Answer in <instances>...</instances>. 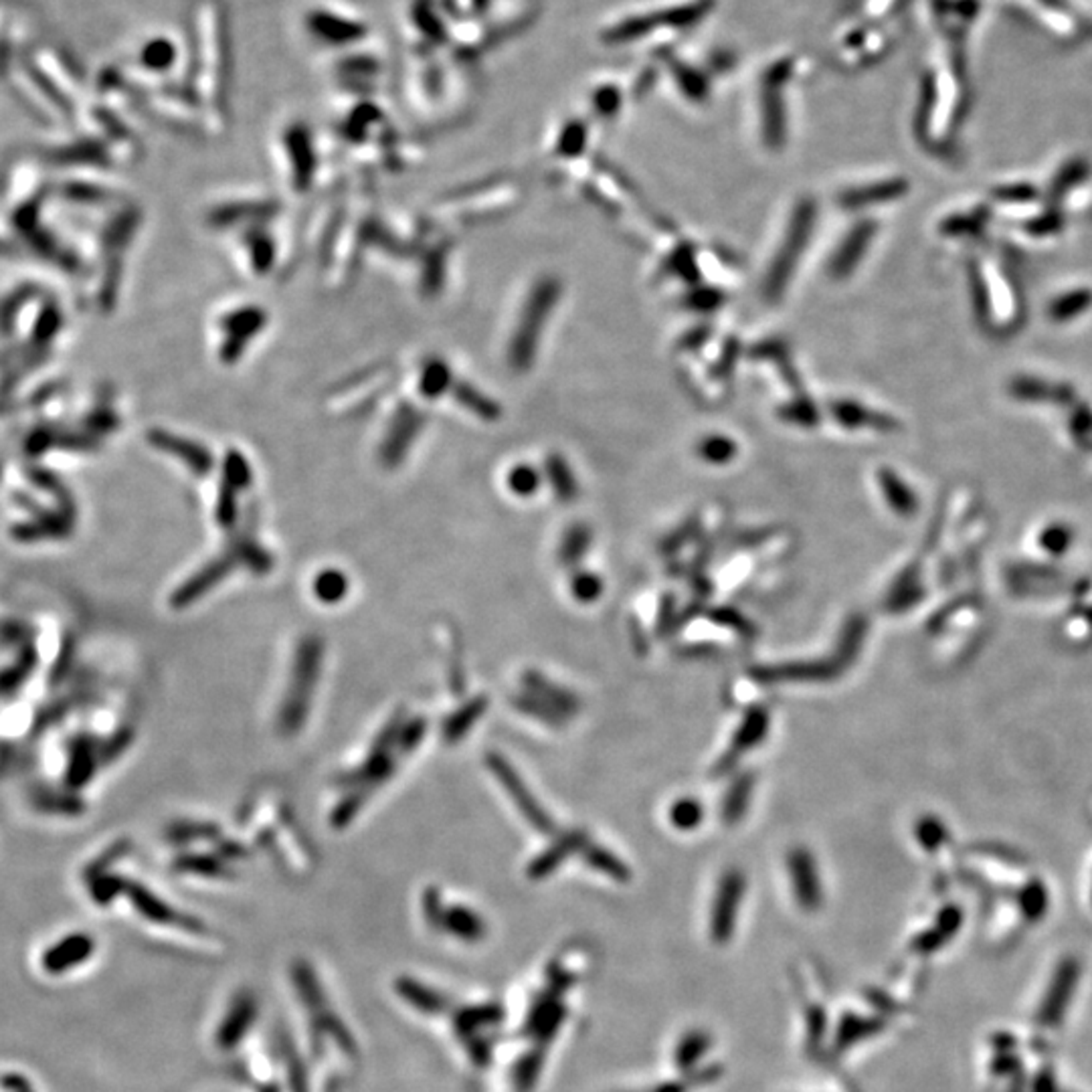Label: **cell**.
Listing matches in <instances>:
<instances>
[{"mask_svg":"<svg viewBox=\"0 0 1092 1092\" xmlns=\"http://www.w3.org/2000/svg\"><path fill=\"white\" fill-rule=\"evenodd\" d=\"M715 7V0H650L611 16L601 27V43L609 47L656 45L702 23Z\"/></svg>","mask_w":1092,"mask_h":1092,"instance_id":"6da1fadb","label":"cell"},{"mask_svg":"<svg viewBox=\"0 0 1092 1092\" xmlns=\"http://www.w3.org/2000/svg\"><path fill=\"white\" fill-rule=\"evenodd\" d=\"M324 657V643L316 636H306L297 643L290 690L281 704L277 724L284 735H295L306 722L313 686L318 684Z\"/></svg>","mask_w":1092,"mask_h":1092,"instance_id":"7a4b0ae2","label":"cell"},{"mask_svg":"<svg viewBox=\"0 0 1092 1092\" xmlns=\"http://www.w3.org/2000/svg\"><path fill=\"white\" fill-rule=\"evenodd\" d=\"M816 214L818 209L812 198H803V201H799V205L796 207V211H793L785 239L771 261V268L763 284L767 302H777L787 290L793 273L798 270V263L807 250V243L812 239Z\"/></svg>","mask_w":1092,"mask_h":1092,"instance_id":"3957f363","label":"cell"},{"mask_svg":"<svg viewBox=\"0 0 1092 1092\" xmlns=\"http://www.w3.org/2000/svg\"><path fill=\"white\" fill-rule=\"evenodd\" d=\"M796 55H777L773 57L760 75V130L767 146H781L785 140L787 111H785V88L796 75Z\"/></svg>","mask_w":1092,"mask_h":1092,"instance_id":"277c9868","label":"cell"},{"mask_svg":"<svg viewBox=\"0 0 1092 1092\" xmlns=\"http://www.w3.org/2000/svg\"><path fill=\"white\" fill-rule=\"evenodd\" d=\"M560 297V281L555 277H544L531 292V297L524 306L520 324L516 328L515 342H512V364L516 369L524 371L531 367V362L536 354V344L540 330L549 320L553 308L556 306Z\"/></svg>","mask_w":1092,"mask_h":1092,"instance_id":"5b68a950","label":"cell"},{"mask_svg":"<svg viewBox=\"0 0 1092 1092\" xmlns=\"http://www.w3.org/2000/svg\"><path fill=\"white\" fill-rule=\"evenodd\" d=\"M401 726H403L401 715L393 717L391 722L385 726L383 735L376 738L374 747L371 749V755L367 757V760H364V763L358 765L356 769L338 775V785L346 787V789L349 787L356 789V791L364 793V796H367L369 789L383 785L389 777L394 773V767H396L393 744H396V737H399Z\"/></svg>","mask_w":1092,"mask_h":1092,"instance_id":"8992f818","label":"cell"},{"mask_svg":"<svg viewBox=\"0 0 1092 1092\" xmlns=\"http://www.w3.org/2000/svg\"><path fill=\"white\" fill-rule=\"evenodd\" d=\"M486 763H488V769L492 771V775H495V779L500 781L504 791L512 798V801H515V805L522 814V818L531 823L536 832L553 834L555 832L553 818L546 814V809L533 796V791L524 785V781L520 779V775L516 773V769L512 767L508 760L498 753H490L486 757Z\"/></svg>","mask_w":1092,"mask_h":1092,"instance_id":"52a82bcc","label":"cell"},{"mask_svg":"<svg viewBox=\"0 0 1092 1092\" xmlns=\"http://www.w3.org/2000/svg\"><path fill=\"white\" fill-rule=\"evenodd\" d=\"M769 728H771L769 710L765 706H753L749 713L742 717V720L733 735L731 744L726 747L724 755L717 760L715 775H724L731 769H735V765L744 755H747V751L758 747V744L765 740Z\"/></svg>","mask_w":1092,"mask_h":1092,"instance_id":"ba28073f","label":"cell"},{"mask_svg":"<svg viewBox=\"0 0 1092 1092\" xmlns=\"http://www.w3.org/2000/svg\"><path fill=\"white\" fill-rule=\"evenodd\" d=\"M744 880L742 872L728 870L720 879L715 904H713V917H710V931L717 940H726L733 935L735 920L738 917V908L744 897Z\"/></svg>","mask_w":1092,"mask_h":1092,"instance_id":"9c48e42d","label":"cell"},{"mask_svg":"<svg viewBox=\"0 0 1092 1092\" xmlns=\"http://www.w3.org/2000/svg\"><path fill=\"white\" fill-rule=\"evenodd\" d=\"M787 866L798 904L805 910L819 908L823 900V890H821L819 870L812 852L803 846L793 848L787 856Z\"/></svg>","mask_w":1092,"mask_h":1092,"instance_id":"30bf717a","label":"cell"},{"mask_svg":"<svg viewBox=\"0 0 1092 1092\" xmlns=\"http://www.w3.org/2000/svg\"><path fill=\"white\" fill-rule=\"evenodd\" d=\"M841 670L836 666L834 659H819V661H785V664L775 666H760L753 670V677L765 684L777 682H827Z\"/></svg>","mask_w":1092,"mask_h":1092,"instance_id":"8fae6325","label":"cell"},{"mask_svg":"<svg viewBox=\"0 0 1092 1092\" xmlns=\"http://www.w3.org/2000/svg\"><path fill=\"white\" fill-rule=\"evenodd\" d=\"M237 562H239V560H237V556H235L233 553H227L225 556L209 562V565H207L205 569L198 571L194 576L189 578L187 583H182V585L176 589V593L172 595V605H174L176 609H180V607H185V605H191V603L196 601L198 597H203L205 593H209L214 585L223 581V578L231 573V569H233V567L237 565Z\"/></svg>","mask_w":1092,"mask_h":1092,"instance_id":"7c38bea8","label":"cell"},{"mask_svg":"<svg viewBox=\"0 0 1092 1092\" xmlns=\"http://www.w3.org/2000/svg\"><path fill=\"white\" fill-rule=\"evenodd\" d=\"M587 846V836L583 830H571L567 834L558 836L546 852H542L538 858H535V862L528 868V874L533 876V879H542V876H549L553 870H556L565 859L583 850Z\"/></svg>","mask_w":1092,"mask_h":1092,"instance_id":"4fadbf2b","label":"cell"},{"mask_svg":"<svg viewBox=\"0 0 1092 1092\" xmlns=\"http://www.w3.org/2000/svg\"><path fill=\"white\" fill-rule=\"evenodd\" d=\"M874 237V225L872 223H859L852 229V233H848V237L841 241V245L838 247L836 255L832 257L830 266V273L834 277H846L854 272L856 263L862 259L864 250L868 247V243Z\"/></svg>","mask_w":1092,"mask_h":1092,"instance_id":"5bb4252c","label":"cell"},{"mask_svg":"<svg viewBox=\"0 0 1092 1092\" xmlns=\"http://www.w3.org/2000/svg\"><path fill=\"white\" fill-rule=\"evenodd\" d=\"M522 684H524V692L535 694L536 698L555 706L558 713H562L565 717L573 715L578 710V698L575 697L573 692L556 686L555 682L549 680V677H544L542 674H538L535 670H528L522 676Z\"/></svg>","mask_w":1092,"mask_h":1092,"instance_id":"9a60e30c","label":"cell"},{"mask_svg":"<svg viewBox=\"0 0 1092 1092\" xmlns=\"http://www.w3.org/2000/svg\"><path fill=\"white\" fill-rule=\"evenodd\" d=\"M91 953V940L88 937H70L43 955V967L49 973H63L79 965Z\"/></svg>","mask_w":1092,"mask_h":1092,"instance_id":"2e32d148","label":"cell"},{"mask_svg":"<svg viewBox=\"0 0 1092 1092\" xmlns=\"http://www.w3.org/2000/svg\"><path fill=\"white\" fill-rule=\"evenodd\" d=\"M753 789H755V777L751 773H740L733 781V785L728 787L720 809L722 821L726 825H737L744 818V814H747Z\"/></svg>","mask_w":1092,"mask_h":1092,"instance_id":"e0dca14e","label":"cell"},{"mask_svg":"<svg viewBox=\"0 0 1092 1092\" xmlns=\"http://www.w3.org/2000/svg\"><path fill=\"white\" fill-rule=\"evenodd\" d=\"M488 708V700L484 697H477L474 700H470L466 706L459 708L457 713H454L448 722L443 724V738L448 742H457L459 738H463L470 728L479 720L486 713Z\"/></svg>","mask_w":1092,"mask_h":1092,"instance_id":"ac0fdd59","label":"cell"},{"mask_svg":"<svg viewBox=\"0 0 1092 1092\" xmlns=\"http://www.w3.org/2000/svg\"><path fill=\"white\" fill-rule=\"evenodd\" d=\"M581 852H583L585 862L593 870L607 874L609 879H614L617 882H625L627 879H630V868H627L614 852L597 846V843H587Z\"/></svg>","mask_w":1092,"mask_h":1092,"instance_id":"d6986e66","label":"cell"},{"mask_svg":"<svg viewBox=\"0 0 1092 1092\" xmlns=\"http://www.w3.org/2000/svg\"><path fill=\"white\" fill-rule=\"evenodd\" d=\"M591 538H593V535H591L587 524H583V522L573 524L565 533V536H562V542H560V549H558L560 565L575 567L576 562L583 558V555L589 551Z\"/></svg>","mask_w":1092,"mask_h":1092,"instance_id":"ffe728a7","label":"cell"},{"mask_svg":"<svg viewBox=\"0 0 1092 1092\" xmlns=\"http://www.w3.org/2000/svg\"><path fill=\"white\" fill-rule=\"evenodd\" d=\"M902 192V185L900 182H880V185H874V187H866V189H854L841 194V205L846 209H858V207H866L872 205L876 201H884V198H895Z\"/></svg>","mask_w":1092,"mask_h":1092,"instance_id":"44dd1931","label":"cell"},{"mask_svg":"<svg viewBox=\"0 0 1092 1092\" xmlns=\"http://www.w3.org/2000/svg\"><path fill=\"white\" fill-rule=\"evenodd\" d=\"M546 472H549V482L555 490V495L560 502H571L576 498V479L569 468V463L560 455H553L546 463Z\"/></svg>","mask_w":1092,"mask_h":1092,"instance_id":"7402d4cb","label":"cell"},{"mask_svg":"<svg viewBox=\"0 0 1092 1092\" xmlns=\"http://www.w3.org/2000/svg\"><path fill=\"white\" fill-rule=\"evenodd\" d=\"M668 818L676 830H697L704 819V807L697 798H680L672 803Z\"/></svg>","mask_w":1092,"mask_h":1092,"instance_id":"603a6c76","label":"cell"},{"mask_svg":"<svg viewBox=\"0 0 1092 1092\" xmlns=\"http://www.w3.org/2000/svg\"><path fill=\"white\" fill-rule=\"evenodd\" d=\"M515 708H518L522 715L533 717L544 724L549 726H562L565 724V715L558 713V710L551 704H546L544 700L536 698L535 694L531 692H522L518 697H515Z\"/></svg>","mask_w":1092,"mask_h":1092,"instance_id":"cb8c5ba5","label":"cell"},{"mask_svg":"<svg viewBox=\"0 0 1092 1092\" xmlns=\"http://www.w3.org/2000/svg\"><path fill=\"white\" fill-rule=\"evenodd\" d=\"M862 634H864V621L862 619H850L846 625V630H843V634L839 637L836 656L832 657L839 670L850 666L854 661V657L859 650V639H862Z\"/></svg>","mask_w":1092,"mask_h":1092,"instance_id":"d4e9b609","label":"cell"},{"mask_svg":"<svg viewBox=\"0 0 1092 1092\" xmlns=\"http://www.w3.org/2000/svg\"><path fill=\"white\" fill-rule=\"evenodd\" d=\"M346 591H349V578H346L340 571H322L316 581H313V593H316V597L324 603H336L340 601Z\"/></svg>","mask_w":1092,"mask_h":1092,"instance_id":"484cf974","label":"cell"},{"mask_svg":"<svg viewBox=\"0 0 1092 1092\" xmlns=\"http://www.w3.org/2000/svg\"><path fill=\"white\" fill-rule=\"evenodd\" d=\"M738 448L733 439L726 435H710L698 443V455L715 466H722L737 455Z\"/></svg>","mask_w":1092,"mask_h":1092,"instance_id":"4316f807","label":"cell"},{"mask_svg":"<svg viewBox=\"0 0 1092 1092\" xmlns=\"http://www.w3.org/2000/svg\"><path fill=\"white\" fill-rule=\"evenodd\" d=\"M832 415L846 427H859V425H882L880 419L874 415L872 411L864 409L862 405H858L854 401H838L832 405Z\"/></svg>","mask_w":1092,"mask_h":1092,"instance_id":"83f0119b","label":"cell"},{"mask_svg":"<svg viewBox=\"0 0 1092 1092\" xmlns=\"http://www.w3.org/2000/svg\"><path fill=\"white\" fill-rule=\"evenodd\" d=\"M571 595L578 603L597 601L603 595V581L595 573L578 571L571 576Z\"/></svg>","mask_w":1092,"mask_h":1092,"instance_id":"f1b7e54d","label":"cell"},{"mask_svg":"<svg viewBox=\"0 0 1092 1092\" xmlns=\"http://www.w3.org/2000/svg\"><path fill=\"white\" fill-rule=\"evenodd\" d=\"M591 102H593L595 111H597L599 115H603V118H609V115H614V113L621 108L623 93H621V90L616 88V86L603 84V86H599L597 90H595V91L591 93Z\"/></svg>","mask_w":1092,"mask_h":1092,"instance_id":"f546056e","label":"cell"},{"mask_svg":"<svg viewBox=\"0 0 1092 1092\" xmlns=\"http://www.w3.org/2000/svg\"><path fill=\"white\" fill-rule=\"evenodd\" d=\"M508 486L516 495H533L540 486V477L531 466H518L510 472Z\"/></svg>","mask_w":1092,"mask_h":1092,"instance_id":"4dcf8cb0","label":"cell"},{"mask_svg":"<svg viewBox=\"0 0 1092 1092\" xmlns=\"http://www.w3.org/2000/svg\"><path fill=\"white\" fill-rule=\"evenodd\" d=\"M710 619H713V621H715V623H718V625H724V627H728V630H733V632L740 634L742 637H751V636H755L753 623H749L747 619H744V617L738 614L737 609H731V607H718V609H715V611H713V614H710Z\"/></svg>","mask_w":1092,"mask_h":1092,"instance_id":"1f68e13d","label":"cell"},{"mask_svg":"<svg viewBox=\"0 0 1092 1092\" xmlns=\"http://www.w3.org/2000/svg\"><path fill=\"white\" fill-rule=\"evenodd\" d=\"M585 138H587L585 124L581 120H575L565 130H562L558 151L567 156H575V154L581 152V148L585 146Z\"/></svg>","mask_w":1092,"mask_h":1092,"instance_id":"d6a6232c","label":"cell"},{"mask_svg":"<svg viewBox=\"0 0 1092 1092\" xmlns=\"http://www.w3.org/2000/svg\"><path fill=\"white\" fill-rule=\"evenodd\" d=\"M448 922L452 929L459 935H468V937H477L482 933V920H479L474 913H470L468 908H452L448 913Z\"/></svg>","mask_w":1092,"mask_h":1092,"instance_id":"836d02e7","label":"cell"},{"mask_svg":"<svg viewBox=\"0 0 1092 1092\" xmlns=\"http://www.w3.org/2000/svg\"><path fill=\"white\" fill-rule=\"evenodd\" d=\"M425 731H427V724H425L423 718H417V720L403 724L401 731H399V737H396V744H399V753H405V755H407V753H411V751H415V747H417V744H419V742L423 740V737H425Z\"/></svg>","mask_w":1092,"mask_h":1092,"instance_id":"e575fe53","label":"cell"},{"mask_svg":"<svg viewBox=\"0 0 1092 1092\" xmlns=\"http://www.w3.org/2000/svg\"><path fill=\"white\" fill-rule=\"evenodd\" d=\"M880 484L884 486V490L888 492V502L899 508L897 512H904L910 508V498L906 495V490L902 488L900 482H897L895 475H890L888 472H880Z\"/></svg>","mask_w":1092,"mask_h":1092,"instance_id":"d590c367","label":"cell"},{"mask_svg":"<svg viewBox=\"0 0 1092 1092\" xmlns=\"http://www.w3.org/2000/svg\"><path fill=\"white\" fill-rule=\"evenodd\" d=\"M781 415H783L787 421H791V423L812 425V423L816 421V409H814L812 405H809L807 401L799 399V401H796L793 405L783 407Z\"/></svg>","mask_w":1092,"mask_h":1092,"instance_id":"8d00e7d4","label":"cell"},{"mask_svg":"<svg viewBox=\"0 0 1092 1092\" xmlns=\"http://www.w3.org/2000/svg\"><path fill=\"white\" fill-rule=\"evenodd\" d=\"M217 836V830H214L212 825L207 823H180L176 830L172 832L174 839H201V838H214Z\"/></svg>","mask_w":1092,"mask_h":1092,"instance_id":"74e56055","label":"cell"},{"mask_svg":"<svg viewBox=\"0 0 1092 1092\" xmlns=\"http://www.w3.org/2000/svg\"><path fill=\"white\" fill-rule=\"evenodd\" d=\"M690 306L698 308V310H710V308L718 306V295L710 290H698L690 297Z\"/></svg>","mask_w":1092,"mask_h":1092,"instance_id":"f35d334b","label":"cell"},{"mask_svg":"<svg viewBox=\"0 0 1092 1092\" xmlns=\"http://www.w3.org/2000/svg\"><path fill=\"white\" fill-rule=\"evenodd\" d=\"M672 623H674V597H666L664 605H661V609H659V617H657L659 634L670 632Z\"/></svg>","mask_w":1092,"mask_h":1092,"instance_id":"ab89813d","label":"cell"}]
</instances>
